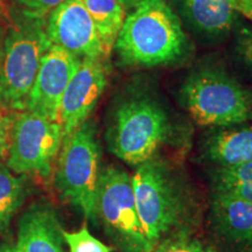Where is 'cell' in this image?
Returning a JSON list of instances; mask_svg holds the SVG:
<instances>
[{"instance_id":"cell-1","label":"cell","mask_w":252,"mask_h":252,"mask_svg":"<svg viewBox=\"0 0 252 252\" xmlns=\"http://www.w3.org/2000/svg\"><path fill=\"white\" fill-rule=\"evenodd\" d=\"M115 49L125 64L157 67L179 61L187 49V39L165 0H143L125 17Z\"/></svg>"},{"instance_id":"cell-2","label":"cell","mask_w":252,"mask_h":252,"mask_svg":"<svg viewBox=\"0 0 252 252\" xmlns=\"http://www.w3.org/2000/svg\"><path fill=\"white\" fill-rule=\"evenodd\" d=\"M0 48V105L8 111L26 110L41 60L52 43L46 17L19 8Z\"/></svg>"},{"instance_id":"cell-3","label":"cell","mask_w":252,"mask_h":252,"mask_svg":"<svg viewBox=\"0 0 252 252\" xmlns=\"http://www.w3.org/2000/svg\"><path fill=\"white\" fill-rule=\"evenodd\" d=\"M135 207L151 251L180 229L189 215V197L180 179L154 156L131 176Z\"/></svg>"},{"instance_id":"cell-4","label":"cell","mask_w":252,"mask_h":252,"mask_svg":"<svg viewBox=\"0 0 252 252\" xmlns=\"http://www.w3.org/2000/svg\"><path fill=\"white\" fill-rule=\"evenodd\" d=\"M181 98L198 125L230 127L252 117L251 94L219 69H202L188 76L181 88Z\"/></svg>"},{"instance_id":"cell-5","label":"cell","mask_w":252,"mask_h":252,"mask_svg":"<svg viewBox=\"0 0 252 252\" xmlns=\"http://www.w3.org/2000/svg\"><path fill=\"white\" fill-rule=\"evenodd\" d=\"M169 132L171 122L161 104L149 96L130 97L116 109L109 131L110 150L137 167L156 156Z\"/></svg>"},{"instance_id":"cell-6","label":"cell","mask_w":252,"mask_h":252,"mask_svg":"<svg viewBox=\"0 0 252 252\" xmlns=\"http://www.w3.org/2000/svg\"><path fill=\"white\" fill-rule=\"evenodd\" d=\"M100 147L94 125L83 123L63 138L55 186L61 196L97 224L96 195L100 173Z\"/></svg>"},{"instance_id":"cell-7","label":"cell","mask_w":252,"mask_h":252,"mask_svg":"<svg viewBox=\"0 0 252 252\" xmlns=\"http://www.w3.org/2000/svg\"><path fill=\"white\" fill-rule=\"evenodd\" d=\"M97 220L122 252H152L135 207L131 176L116 166L100 168L96 195Z\"/></svg>"},{"instance_id":"cell-8","label":"cell","mask_w":252,"mask_h":252,"mask_svg":"<svg viewBox=\"0 0 252 252\" xmlns=\"http://www.w3.org/2000/svg\"><path fill=\"white\" fill-rule=\"evenodd\" d=\"M63 141L59 122L24 110L13 118L7 167L17 174L49 176Z\"/></svg>"},{"instance_id":"cell-9","label":"cell","mask_w":252,"mask_h":252,"mask_svg":"<svg viewBox=\"0 0 252 252\" xmlns=\"http://www.w3.org/2000/svg\"><path fill=\"white\" fill-rule=\"evenodd\" d=\"M46 33L54 46L76 58H106L96 25L80 0H65L46 17Z\"/></svg>"},{"instance_id":"cell-10","label":"cell","mask_w":252,"mask_h":252,"mask_svg":"<svg viewBox=\"0 0 252 252\" xmlns=\"http://www.w3.org/2000/svg\"><path fill=\"white\" fill-rule=\"evenodd\" d=\"M108 84V71L103 60L83 59L63 93L59 123L63 138L86 123Z\"/></svg>"},{"instance_id":"cell-11","label":"cell","mask_w":252,"mask_h":252,"mask_svg":"<svg viewBox=\"0 0 252 252\" xmlns=\"http://www.w3.org/2000/svg\"><path fill=\"white\" fill-rule=\"evenodd\" d=\"M82 60L61 47L52 45L41 60L35 81L28 96L27 108L59 122L60 104L72 75Z\"/></svg>"},{"instance_id":"cell-12","label":"cell","mask_w":252,"mask_h":252,"mask_svg":"<svg viewBox=\"0 0 252 252\" xmlns=\"http://www.w3.org/2000/svg\"><path fill=\"white\" fill-rule=\"evenodd\" d=\"M210 220L220 241L237 252H252V202L214 191Z\"/></svg>"},{"instance_id":"cell-13","label":"cell","mask_w":252,"mask_h":252,"mask_svg":"<svg viewBox=\"0 0 252 252\" xmlns=\"http://www.w3.org/2000/svg\"><path fill=\"white\" fill-rule=\"evenodd\" d=\"M63 230L49 204L36 203L20 217L18 245L20 252H63Z\"/></svg>"},{"instance_id":"cell-14","label":"cell","mask_w":252,"mask_h":252,"mask_svg":"<svg viewBox=\"0 0 252 252\" xmlns=\"http://www.w3.org/2000/svg\"><path fill=\"white\" fill-rule=\"evenodd\" d=\"M204 154L217 167H234L252 161V125L220 127L208 138Z\"/></svg>"},{"instance_id":"cell-15","label":"cell","mask_w":252,"mask_h":252,"mask_svg":"<svg viewBox=\"0 0 252 252\" xmlns=\"http://www.w3.org/2000/svg\"><path fill=\"white\" fill-rule=\"evenodd\" d=\"M185 14L202 33L219 35L235 23L236 12L229 0H181Z\"/></svg>"},{"instance_id":"cell-16","label":"cell","mask_w":252,"mask_h":252,"mask_svg":"<svg viewBox=\"0 0 252 252\" xmlns=\"http://www.w3.org/2000/svg\"><path fill=\"white\" fill-rule=\"evenodd\" d=\"M96 25L106 58L115 48L125 20V9L118 0H80Z\"/></svg>"},{"instance_id":"cell-17","label":"cell","mask_w":252,"mask_h":252,"mask_svg":"<svg viewBox=\"0 0 252 252\" xmlns=\"http://www.w3.org/2000/svg\"><path fill=\"white\" fill-rule=\"evenodd\" d=\"M214 191L252 202V161L234 167H217L213 173Z\"/></svg>"},{"instance_id":"cell-18","label":"cell","mask_w":252,"mask_h":252,"mask_svg":"<svg viewBox=\"0 0 252 252\" xmlns=\"http://www.w3.org/2000/svg\"><path fill=\"white\" fill-rule=\"evenodd\" d=\"M26 188L21 179L0 162V232L8 228L12 219L21 207Z\"/></svg>"},{"instance_id":"cell-19","label":"cell","mask_w":252,"mask_h":252,"mask_svg":"<svg viewBox=\"0 0 252 252\" xmlns=\"http://www.w3.org/2000/svg\"><path fill=\"white\" fill-rule=\"evenodd\" d=\"M63 239L70 252H112L111 247L102 243L90 234L87 225L74 232L63 231Z\"/></svg>"},{"instance_id":"cell-20","label":"cell","mask_w":252,"mask_h":252,"mask_svg":"<svg viewBox=\"0 0 252 252\" xmlns=\"http://www.w3.org/2000/svg\"><path fill=\"white\" fill-rule=\"evenodd\" d=\"M152 252H206V250L196 239L181 234L162 239Z\"/></svg>"},{"instance_id":"cell-21","label":"cell","mask_w":252,"mask_h":252,"mask_svg":"<svg viewBox=\"0 0 252 252\" xmlns=\"http://www.w3.org/2000/svg\"><path fill=\"white\" fill-rule=\"evenodd\" d=\"M9 1L25 11L47 17L52 9H54L56 6L62 4L65 0H9Z\"/></svg>"},{"instance_id":"cell-22","label":"cell","mask_w":252,"mask_h":252,"mask_svg":"<svg viewBox=\"0 0 252 252\" xmlns=\"http://www.w3.org/2000/svg\"><path fill=\"white\" fill-rule=\"evenodd\" d=\"M12 124L13 119L9 116V111L0 105V158H6L8 154Z\"/></svg>"},{"instance_id":"cell-23","label":"cell","mask_w":252,"mask_h":252,"mask_svg":"<svg viewBox=\"0 0 252 252\" xmlns=\"http://www.w3.org/2000/svg\"><path fill=\"white\" fill-rule=\"evenodd\" d=\"M239 54L252 68V28H243L238 37Z\"/></svg>"},{"instance_id":"cell-24","label":"cell","mask_w":252,"mask_h":252,"mask_svg":"<svg viewBox=\"0 0 252 252\" xmlns=\"http://www.w3.org/2000/svg\"><path fill=\"white\" fill-rule=\"evenodd\" d=\"M229 2L236 13L242 14L252 23V0H229Z\"/></svg>"},{"instance_id":"cell-25","label":"cell","mask_w":252,"mask_h":252,"mask_svg":"<svg viewBox=\"0 0 252 252\" xmlns=\"http://www.w3.org/2000/svg\"><path fill=\"white\" fill-rule=\"evenodd\" d=\"M119 4L123 6V8L125 9V11H128V9H132L134 8L135 6H137L139 2L143 1V0H118Z\"/></svg>"},{"instance_id":"cell-26","label":"cell","mask_w":252,"mask_h":252,"mask_svg":"<svg viewBox=\"0 0 252 252\" xmlns=\"http://www.w3.org/2000/svg\"><path fill=\"white\" fill-rule=\"evenodd\" d=\"M0 252H20L17 247H11V245H4L0 247Z\"/></svg>"},{"instance_id":"cell-27","label":"cell","mask_w":252,"mask_h":252,"mask_svg":"<svg viewBox=\"0 0 252 252\" xmlns=\"http://www.w3.org/2000/svg\"><path fill=\"white\" fill-rule=\"evenodd\" d=\"M206 252H217L216 250H214V249H210V248H208L207 250H206Z\"/></svg>"},{"instance_id":"cell-28","label":"cell","mask_w":252,"mask_h":252,"mask_svg":"<svg viewBox=\"0 0 252 252\" xmlns=\"http://www.w3.org/2000/svg\"><path fill=\"white\" fill-rule=\"evenodd\" d=\"M0 48H1V47H0Z\"/></svg>"}]
</instances>
